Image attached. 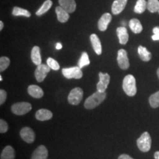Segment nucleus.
<instances>
[{
	"instance_id": "39448f33",
	"label": "nucleus",
	"mask_w": 159,
	"mask_h": 159,
	"mask_svg": "<svg viewBox=\"0 0 159 159\" xmlns=\"http://www.w3.org/2000/svg\"><path fill=\"white\" fill-rule=\"evenodd\" d=\"M62 74L67 79H80L83 77L82 70L79 66L63 69Z\"/></svg>"
},
{
	"instance_id": "c756f323",
	"label": "nucleus",
	"mask_w": 159,
	"mask_h": 159,
	"mask_svg": "<svg viewBox=\"0 0 159 159\" xmlns=\"http://www.w3.org/2000/svg\"><path fill=\"white\" fill-rule=\"evenodd\" d=\"M10 65V59L7 57H1L0 58V71H5Z\"/></svg>"
},
{
	"instance_id": "6e6552de",
	"label": "nucleus",
	"mask_w": 159,
	"mask_h": 159,
	"mask_svg": "<svg viewBox=\"0 0 159 159\" xmlns=\"http://www.w3.org/2000/svg\"><path fill=\"white\" fill-rule=\"evenodd\" d=\"M50 67L48 65L40 64L38 66L37 69L35 71V77L38 82H42L48 73L50 71Z\"/></svg>"
},
{
	"instance_id": "cd10ccee",
	"label": "nucleus",
	"mask_w": 159,
	"mask_h": 159,
	"mask_svg": "<svg viewBox=\"0 0 159 159\" xmlns=\"http://www.w3.org/2000/svg\"><path fill=\"white\" fill-rule=\"evenodd\" d=\"M149 102L151 107L153 108H156L159 107V91L152 94L149 98Z\"/></svg>"
},
{
	"instance_id": "79ce46f5",
	"label": "nucleus",
	"mask_w": 159,
	"mask_h": 159,
	"mask_svg": "<svg viewBox=\"0 0 159 159\" xmlns=\"http://www.w3.org/2000/svg\"><path fill=\"white\" fill-rule=\"evenodd\" d=\"M158 13H159V11H158Z\"/></svg>"
},
{
	"instance_id": "f257e3e1",
	"label": "nucleus",
	"mask_w": 159,
	"mask_h": 159,
	"mask_svg": "<svg viewBox=\"0 0 159 159\" xmlns=\"http://www.w3.org/2000/svg\"><path fill=\"white\" fill-rule=\"evenodd\" d=\"M106 93L105 92H99L97 91L90 97L85 99L84 106L86 109H94L98 106L99 104H101L105 99L106 98Z\"/></svg>"
},
{
	"instance_id": "72a5a7b5",
	"label": "nucleus",
	"mask_w": 159,
	"mask_h": 159,
	"mask_svg": "<svg viewBox=\"0 0 159 159\" xmlns=\"http://www.w3.org/2000/svg\"><path fill=\"white\" fill-rule=\"evenodd\" d=\"M118 159H134L133 158H131L130 156L127 154H122L121 156H119Z\"/></svg>"
},
{
	"instance_id": "c9c22d12",
	"label": "nucleus",
	"mask_w": 159,
	"mask_h": 159,
	"mask_svg": "<svg viewBox=\"0 0 159 159\" xmlns=\"http://www.w3.org/2000/svg\"><path fill=\"white\" fill-rule=\"evenodd\" d=\"M153 33L154 34H159V27H156L153 28Z\"/></svg>"
},
{
	"instance_id": "2f4dec72",
	"label": "nucleus",
	"mask_w": 159,
	"mask_h": 159,
	"mask_svg": "<svg viewBox=\"0 0 159 159\" xmlns=\"http://www.w3.org/2000/svg\"><path fill=\"white\" fill-rule=\"evenodd\" d=\"M7 130H8V125H7V123L5 120H3V119H1L0 120V132L3 134V133L7 132Z\"/></svg>"
},
{
	"instance_id": "473e14b6",
	"label": "nucleus",
	"mask_w": 159,
	"mask_h": 159,
	"mask_svg": "<svg viewBox=\"0 0 159 159\" xmlns=\"http://www.w3.org/2000/svg\"><path fill=\"white\" fill-rule=\"evenodd\" d=\"M7 99V92L3 89L0 90V105H2Z\"/></svg>"
},
{
	"instance_id": "ea45409f",
	"label": "nucleus",
	"mask_w": 159,
	"mask_h": 159,
	"mask_svg": "<svg viewBox=\"0 0 159 159\" xmlns=\"http://www.w3.org/2000/svg\"><path fill=\"white\" fill-rule=\"evenodd\" d=\"M157 75H158V77L159 78V68L158 69V70H157Z\"/></svg>"
},
{
	"instance_id": "e433bc0d",
	"label": "nucleus",
	"mask_w": 159,
	"mask_h": 159,
	"mask_svg": "<svg viewBox=\"0 0 159 159\" xmlns=\"http://www.w3.org/2000/svg\"><path fill=\"white\" fill-rule=\"evenodd\" d=\"M55 47H56L57 49H62L63 46L61 43H57V44H56V46H55Z\"/></svg>"
},
{
	"instance_id": "a19ab883",
	"label": "nucleus",
	"mask_w": 159,
	"mask_h": 159,
	"mask_svg": "<svg viewBox=\"0 0 159 159\" xmlns=\"http://www.w3.org/2000/svg\"><path fill=\"white\" fill-rule=\"evenodd\" d=\"M0 80H2V76H0Z\"/></svg>"
},
{
	"instance_id": "2eb2a0df",
	"label": "nucleus",
	"mask_w": 159,
	"mask_h": 159,
	"mask_svg": "<svg viewBox=\"0 0 159 159\" xmlns=\"http://www.w3.org/2000/svg\"><path fill=\"white\" fill-rule=\"evenodd\" d=\"M116 33L117 36L119 38V43L123 45L126 44V43H128L129 39V35L127 29L125 28V27H118V28L116 29Z\"/></svg>"
},
{
	"instance_id": "b1692460",
	"label": "nucleus",
	"mask_w": 159,
	"mask_h": 159,
	"mask_svg": "<svg viewBox=\"0 0 159 159\" xmlns=\"http://www.w3.org/2000/svg\"><path fill=\"white\" fill-rule=\"evenodd\" d=\"M52 5V2L51 0H46L43 3L42 6L39 9V11L36 12L37 16H41L44 13H47L49 9L51 8Z\"/></svg>"
},
{
	"instance_id": "58836bf2",
	"label": "nucleus",
	"mask_w": 159,
	"mask_h": 159,
	"mask_svg": "<svg viewBox=\"0 0 159 159\" xmlns=\"http://www.w3.org/2000/svg\"><path fill=\"white\" fill-rule=\"evenodd\" d=\"M3 27H4V24L2 21H0V30H2L3 29Z\"/></svg>"
},
{
	"instance_id": "20e7f679",
	"label": "nucleus",
	"mask_w": 159,
	"mask_h": 159,
	"mask_svg": "<svg viewBox=\"0 0 159 159\" xmlns=\"http://www.w3.org/2000/svg\"><path fill=\"white\" fill-rule=\"evenodd\" d=\"M32 109V105L30 103L27 102H21L15 103L12 105L11 111L16 115H25L28 113Z\"/></svg>"
},
{
	"instance_id": "1a4fd4ad",
	"label": "nucleus",
	"mask_w": 159,
	"mask_h": 159,
	"mask_svg": "<svg viewBox=\"0 0 159 159\" xmlns=\"http://www.w3.org/2000/svg\"><path fill=\"white\" fill-rule=\"evenodd\" d=\"M99 81L97 84V91L99 92H105V90L108 88V85L110 83V76L107 73L103 74L102 72H99Z\"/></svg>"
},
{
	"instance_id": "ddd939ff",
	"label": "nucleus",
	"mask_w": 159,
	"mask_h": 159,
	"mask_svg": "<svg viewBox=\"0 0 159 159\" xmlns=\"http://www.w3.org/2000/svg\"><path fill=\"white\" fill-rule=\"evenodd\" d=\"M128 2V0H115L113 2L111 11L114 15H118L121 13L125 9Z\"/></svg>"
},
{
	"instance_id": "7ed1b4c3",
	"label": "nucleus",
	"mask_w": 159,
	"mask_h": 159,
	"mask_svg": "<svg viewBox=\"0 0 159 159\" xmlns=\"http://www.w3.org/2000/svg\"><path fill=\"white\" fill-rule=\"evenodd\" d=\"M151 142L152 140H151L150 135L148 132H144L137 140V146L142 152H146L150 150Z\"/></svg>"
},
{
	"instance_id": "423d86ee",
	"label": "nucleus",
	"mask_w": 159,
	"mask_h": 159,
	"mask_svg": "<svg viewBox=\"0 0 159 159\" xmlns=\"http://www.w3.org/2000/svg\"><path fill=\"white\" fill-rule=\"evenodd\" d=\"M83 97V91L80 88H75L70 91L68 96V101L71 105H78Z\"/></svg>"
},
{
	"instance_id": "a878e982",
	"label": "nucleus",
	"mask_w": 159,
	"mask_h": 159,
	"mask_svg": "<svg viewBox=\"0 0 159 159\" xmlns=\"http://www.w3.org/2000/svg\"><path fill=\"white\" fill-rule=\"evenodd\" d=\"M13 16H25V17H30L31 16V13H30L27 10L21 8V7H13V12H12Z\"/></svg>"
},
{
	"instance_id": "c85d7f7f",
	"label": "nucleus",
	"mask_w": 159,
	"mask_h": 159,
	"mask_svg": "<svg viewBox=\"0 0 159 159\" xmlns=\"http://www.w3.org/2000/svg\"><path fill=\"white\" fill-rule=\"evenodd\" d=\"M90 63V61H89V55L86 52H83L82 55H81L80 59L79 60L78 62V66L80 69H82L83 67L85 66H88Z\"/></svg>"
},
{
	"instance_id": "7c9ffc66",
	"label": "nucleus",
	"mask_w": 159,
	"mask_h": 159,
	"mask_svg": "<svg viewBox=\"0 0 159 159\" xmlns=\"http://www.w3.org/2000/svg\"><path fill=\"white\" fill-rule=\"evenodd\" d=\"M47 65L49 66V67L53 70H58L60 69V65L58 64V63L55 60H54L52 57H49L47 61Z\"/></svg>"
},
{
	"instance_id": "5701e85b",
	"label": "nucleus",
	"mask_w": 159,
	"mask_h": 159,
	"mask_svg": "<svg viewBox=\"0 0 159 159\" xmlns=\"http://www.w3.org/2000/svg\"><path fill=\"white\" fill-rule=\"evenodd\" d=\"M1 159H15L14 149L11 146L5 147L1 153Z\"/></svg>"
},
{
	"instance_id": "9d476101",
	"label": "nucleus",
	"mask_w": 159,
	"mask_h": 159,
	"mask_svg": "<svg viewBox=\"0 0 159 159\" xmlns=\"http://www.w3.org/2000/svg\"><path fill=\"white\" fill-rule=\"evenodd\" d=\"M20 136L25 142L33 143L35 141V135L34 131L29 127H25L20 131Z\"/></svg>"
},
{
	"instance_id": "f704fd0d",
	"label": "nucleus",
	"mask_w": 159,
	"mask_h": 159,
	"mask_svg": "<svg viewBox=\"0 0 159 159\" xmlns=\"http://www.w3.org/2000/svg\"><path fill=\"white\" fill-rule=\"evenodd\" d=\"M152 39L153 41H159V34H154L152 36Z\"/></svg>"
},
{
	"instance_id": "f8f14e48",
	"label": "nucleus",
	"mask_w": 159,
	"mask_h": 159,
	"mask_svg": "<svg viewBox=\"0 0 159 159\" xmlns=\"http://www.w3.org/2000/svg\"><path fill=\"white\" fill-rule=\"evenodd\" d=\"M47 157H48V150L45 146L41 145L33 152L31 159H47Z\"/></svg>"
},
{
	"instance_id": "0eeeda50",
	"label": "nucleus",
	"mask_w": 159,
	"mask_h": 159,
	"mask_svg": "<svg viewBox=\"0 0 159 159\" xmlns=\"http://www.w3.org/2000/svg\"><path fill=\"white\" fill-rule=\"evenodd\" d=\"M117 62H118L119 66L123 70L128 69L130 66V63L128 57V53L125 49H121L118 51V55H117Z\"/></svg>"
},
{
	"instance_id": "393cba45",
	"label": "nucleus",
	"mask_w": 159,
	"mask_h": 159,
	"mask_svg": "<svg viewBox=\"0 0 159 159\" xmlns=\"http://www.w3.org/2000/svg\"><path fill=\"white\" fill-rule=\"evenodd\" d=\"M148 6V2L145 0H138L134 7V12L136 13H142Z\"/></svg>"
},
{
	"instance_id": "a211bd4d",
	"label": "nucleus",
	"mask_w": 159,
	"mask_h": 159,
	"mask_svg": "<svg viewBox=\"0 0 159 159\" xmlns=\"http://www.w3.org/2000/svg\"><path fill=\"white\" fill-rule=\"evenodd\" d=\"M52 117V113L47 109H40L35 113V118L39 121H47Z\"/></svg>"
},
{
	"instance_id": "dca6fc26",
	"label": "nucleus",
	"mask_w": 159,
	"mask_h": 159,
	"mask_svg": "<svg viewBox=\"0 0 159 159\" xmlns=\"http://www.w3.org/2000/svg\"><path fill=\"white\" fill-rule=\"evenodd\" d=\"M28 94L34 98H41L43 96V91L41 88L35 85H30L27 89Z\"/></svg>"
},
{
	"instance_id": "f03ea898",
	"label": "nucleus",
	"mask_w": 159,
	"mask_h": 159,
	"mask_svg": "<svg viewBox=\"0 0 159 159\" xmlns=\"http://www.w3.org/2000/svg\"><path fill=\"white\" fill-rule=\"evenodd\" d=\"M122 88L128 96L134 97L136 95L137 91L136 79L132 75H128L125 77L122 83Z\"/></svg>"
},
{
	"instance_id": "4468645a",
	"label": "nucleus",
	"mask_w": 159,
	"mask_h": 159,
	"mask_svg": "<svg viewBox=\"0 0 159 159\" xmlns=\"http://www.w3.org/2000/svg\"><path fill=\"white\" fill-rule=\"evenodd\" d=\"M60 6L68 13H73L76 9V2L75 0H59Z\"/></svg>"
},
{
	"instance_id": "f3484780",
	"label": "nucleus",
	"mask_w": 159,
	"mask_h": 159,
	"mask_svg": "<svg viewBox=\"0 0 159 159\" xmlns=\"http://www.w3.org/2000/svg\"><path fill=\"white\" fill-rule=\"evenodd\" d=\"M90 40L93 49L97 55H101L102 53V45H101L100 40L96 34H91L90 36Z\"/></svg>"
},
{
	"instance_id": "9b49d317",
	"label": "nucleus",
	"mask_w": 159,
	"mask_h": 159,
	"mask_svg": "<svg viewBox=\"0 0 159 159\" xmlns=\"http://www.w3.org/2000/svg\"><path fill=\"white\" fill-rule=\"evenodd\" d=\"M112 19V16L110 13H104L98 21V28L100 31H105L108 28V26Z\"/></svg>"
},
{
	"instance_id": "4c0bfd02",
	"label": "nucleus",
	"mask_w": 159,
	"mask_h": 159,
	"mask_svg": "<svg viewBox=\"0 0 159 159\" xmlns=\"http://www.w3.org/2000/svg\"><path fill=\"white\" fill-rule=\"evenodd\" d=\"M154 158L155 159H159V151H157V152H155Z\"/></svg>"
},
{
	"instance_id": "aec40b11",
	"label": "nucleus",
	"mask_w": 159,
	"mask_h": 159,
	"mask_svg": "<svg viewBox=\"0 0 159 159\" xmlns=\"http://www.w3.org/2000/svg\"><path fill=\"white\" fill-rule=\"evenodd\" d=\"M31 59L33 63L39 66L41 64V57L40 53V48L37 46H35L33 48L31 51Z\"/></svg>"
},
{
	"instance_id": "4be33fe9",
	"label": "nucleus",
	"mask_w": 159,
	"mask_h": 159,
	"mask_svg": "<svg viewBox=\"0 0 159 159\" xmlns=\"http://www.w3.org/2000/svg\"><path fill=\"white\" fill-rule=\"evenodd\" d=\"M138 53L140 58L143 61H145V62H148V61H150L151 57H152V55H151L150 52L145 47H142V46H139L138 47Z\"/></svg>"
},
{
	"instance_id": "412c9836",
	"label": "nucleus",
	"mask_w": 159,
	"mask_h": 159,
	"mask_svg": "<svg viewBox=\"0 0 159 159\" xmlns=\"http://www.w3.org/2000/svg\"><path fill=\"white\" fill-rule=\"evenodd\" d=\"M129 27L131 30L134 32V33H140L142 31L143 27L140 21L136 19H133L129 21Z\"/></svg>"
},
{
	"instance_id": "6ab92c4d",
	"label": "nucleus",
	"mask_w": 159,
	"mask_h": 159,
	"mask_svg": "<svg viewBox=\"0 0 159 159\" xmlns=\"http://www.w3.org/2000/svg\"><path fill=\"white\" fill-rule=\"evenodd\" d=\"M55 12H56L57 20L61 23H65L68 21L69 19V13L66 11H65L63 7L61 6H58L55 8Z\"/></svg>"
},
{
	"instance_id": "bb28decb",
	"label": "nucleus",
	"mask_w": 159,
	"mask_h": 159,
	"mask_svg": "<svg viewBox=\"0 0 159 159\" xmlns=\"http://www.w3.org/2000/svg\"><path fill=\"white\" fill-rule=\"evenodd\" d=\"M147 8L151 13H156L159 11V1L158 0H148Z\"/></svg>"
}]
</instances>
